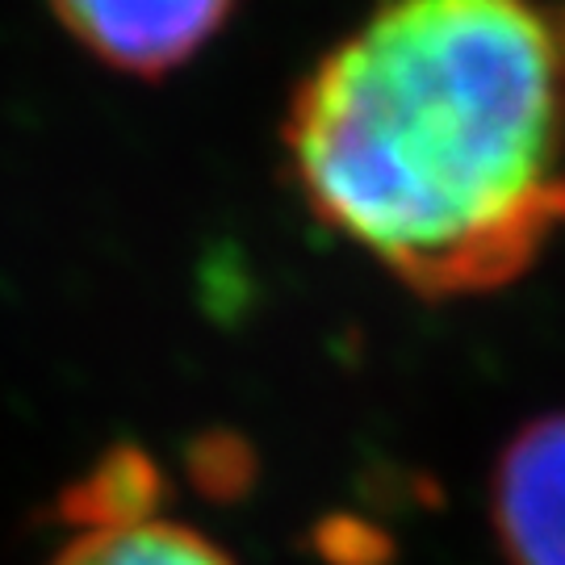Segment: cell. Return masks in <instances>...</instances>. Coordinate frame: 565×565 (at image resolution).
Instances as JSON below:
<instances>
[{
	"label": "cell",
	"instance_id": "obj_1",
	"mask_svg": "<svg viewBox=\"0 0 565 565\" xmlns=\"http://www.w3.org/2000/svg\"><path fill=\"white\" fill-rule=\"evenodd\" d=\"M285 156L411 294L503 289L565 231V9L385 0L294 93Z\"/></svg>",
	"mask_w": 565,
	"mask_h": 565
},
{
	"label": "cell",
	"instance_id": "obj_2",
	"mask_svg": "<svg viewBox=\"0 0 565 565\" xmlns=\"http://www.w3.org/2000/svg\"><path fill=\"white\" fill-rule=\"evenodd\" d=\"M63 30L126 76H163L223 30L235 0H51Z\"/></svg>",
	"mask_w": 565,
	"mask_h": 565
},
{
	"label": "cell",
	"instance_id": "obj_3",
	"mask_svg": "<svg viewBox=\"0 0 565 565\" xmlns=\"http://www.w3.org/2000/svg\"><path fill=\"white\" fill-rule=\"evenodd\" d=\"M490 524L511 565H565V411L507 440L490 473Z\"/></svg>",
	"mask_w": 565,
	"mask_h": 565
},
{
	"label": "cell",
	"instance_id": "obj_4",
	"mask_svg": "<svg viewBox=\"0 0 565 565\" xmlns=\"http://www.w3.org/2000/svg\"><path fill=\"white\" fill-rule=\"evenodd\" d=\"M168 478L160 461L139 445L105 448L81 478L60 490L55 520L81 532H118V527L160 520Z\"/></svg>",
	"mask_w": 565,
	"mask_h": 565
},
{
	"label": "cell",
	"instance_id": "obj_5",
	"mask_svg": "<svg viewBox=\"0 0 565 565\" xmlns=\"http://www.w3.org/2000/svg\"><path fill=\"white\" fill-rule=\"evenodd\" d=\"M51 565H235L223 545H214L198 527L151 524L118 532H81Z\"/></svg>",
	"mask_w": 565,
	"mask_h": 565
},
{
	"label": "cell",
	"instance_id": "obj_6",
	"mask_svg": "<svg viewBox=\"0 0 565 565\" xmlns=\"http://www.w3.org/2000/svg\"><path fill=\"white\" fill-rule=\"evenodd\" d=\"M189 478L205 499L231 503L256 482V452L235 431H210L189 448Z\"/></svg>",
	"mask_w": 565,
	"mask_h": 565
},
{
	"label": "cell",
	"instance_id": "obj_7",
	"mask_svg": "<svg viewBox=\"0 0 565 565\" xmlns=\"http://www.w3.org/2000/svg\"><path fill=\"white\" fill-rule=\"evenodd\" d=\"M315 545L331 565H385L390 553H394V545L377 527L364 524V520H352V515H335V520L319 524Z\"/></svg>",
	"mask_w": 565,
	"mask_h": 565
}]
</instances>
